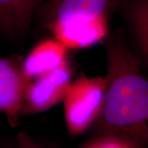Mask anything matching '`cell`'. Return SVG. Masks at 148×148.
<instances>
[{
	"mask_svg": "<svg viewBox=\"0 0 148 148\" xmlns=\"http://www.w3.org/2000/svg\"><path fill=\"white\" fill-rule=\"evenodd\" d=\"M81 148H144L141 145L126 138L109 135L99 134L84 143Z\"/></svg>",
	"mask_w": 148,
	"mask_h": 148,
	"instance_id": "obj_10",
	"label": "cell"
},
{
	"mask_svg": "<svg viewBox=\"0 0 148 148\" xmlns=\"http://www.w3.org/2000/svg\"><path fill=\"white\" fill-rule=\"evenodd\" d=\"M53 38L67 49L92 46L105 39L108 33V17L68 22L50 27Z\"/></svg>",
	"mask_w": 148,
	"mask_h": 148,
	"instance_id": "obj_6",
	"label": "cell"
},
{
	"mask_svg": "<svg viewBox=\"0 0 148 148\" xmlns=\"http://www.w3.org/2000/svg\"><path fill=\"white\" fill-rule=\"evenodd\" d=\"M11 148H48L24 131L17 133Z\"/></svg>",
	"mask_w": 148,
	"mask_h": 148,
	"instance_id": "obj_11",
	"label": "cell"
},
{
	"mask_svg": "<svg viewBox=\"0 0 148 148\" xmlns=\"http://www.w3.org/2000/svg\"><path fill=\"white\" fill-rule=\"evenodd\" d=\"M34 8L31 0H0V30L12 35L24 31Z\"/></svg>",
	"mask_w": 148,
	"mask_h": 148,
	"instance_id": "obj_8",
	"label": "cell"
},
{
	"mask_svg": "<svg viewBox=\"0 0 148 148\" xmlns=\"http://www.w3.org/2000/svg\"><path fill=\"white\" fill-rule=\"evenodd\" d=\"M106 89V77L82 76L70 84L63 101L66 126L72 136L82 135L93 126L102 110Z\"/></svg>",
	"mask_w": 148,
	"mask_h": 148,
	"instance_id": "obj_2",
	"label": "cell"
},
{
	"mask_svg": "<svg viewBox=\"0 0 148 148\" xmlns=\"http://www.w3.org/2000/svg\"><path fill=\"white\" fill-rule=\"evenodd\" d=\"M71 83L72 69L69 62L49 73L28 81L22 114H34L51 109L64 100Z\"/></svg>",
	"mask_w": 148,
	"mask_h": 148,
	"instance_id": "obj_3",
	"label": "cell"
},
{
	"mask_svg": "<svg viewBox=\"0 0 148 148\" xmlns=\"http://www.w3.org/2000/svg\"><path fill=\"white\" fill-rule=\"evenodd\" d=\"M68 49L56 39L36 45L21 63L24 77L32 81L49 73L68 62Z\"/></svg>",
	"mask_w": 148,
	"mask_h": 148,
	"instance_id": "obj_7",
	"label": "cell"
},
{
	"mask_svg": "<svg viewBox=\"0 0 148 148\" xmlns=\"http://www.w3.org/2000/svg\"><path fill=\"white\" fill-rule=\"evenodd\" d=\"M130 19L138 47L148 62V0H138L133 4Z\"/></svg>",
	"mask_w": 148,
	"mask_h": 148,
	"instance_id": "obj_9",
	"label": "cell"
},
{
	"mask_svg": "<svg viewBox=\"0 0 148 148\" xmlns=\"http://www.w3.org/2000/svg\"><path fill=\"white\" fill-rule=\"evenodd\" d=\"M27 84L21 64L0 55V113L5 114L12 127L17 126L22 114Z\"/></svg>",
	"mask_w": 148,
	"mask_h": 148,
	"instance_id": "obj_4",
	"label": "cell"
},
{
	"mask_svg": "<svg viewBox=\"0 0 148 148\" xmlns=\"http://www.w3.org/2000/svg\"><path fill=\"white\" fill-rule=\"evenodd\" d=\"M40 0H31V2L32 3V4L34 5V7H36V6L40 3Z\"/></svg>",
	"mask_w": 148,
	"mask_h": 148,
	"instance_id": "obj_12",
	"label": "cell"
},
{
	"mask_svg": "<svg viewBox=\"0 0 148 148\" xmlns=\"http://www.w3.org/2000/svg\"><path fill=\"white\" fill-rule=\"evenodd\" d=\"M116 0H51L45 12L46 26L50 27L68 22L106 16Z\"/></svg>",
	"mask_w": 148,
	"mask_h": 148,
	"instance_id": "obj_5",
	"label": "cell"
},
{
	"mask_svg": "<svg viewBox=\"0 0 148 148\" xmlns=\"http://www.w3.org/2000/svg\"><path fill=\"white\" fill-rule=\"evenodd\" d=\"M106 55L105 100L91 129L148 148V77L122 39L108 42Z\"/></svg>",
	"mask_w": 148,
	"mask_h": 148,
	"instance_id": "obj_1",
	"label": "cell"
}]
</instances>
